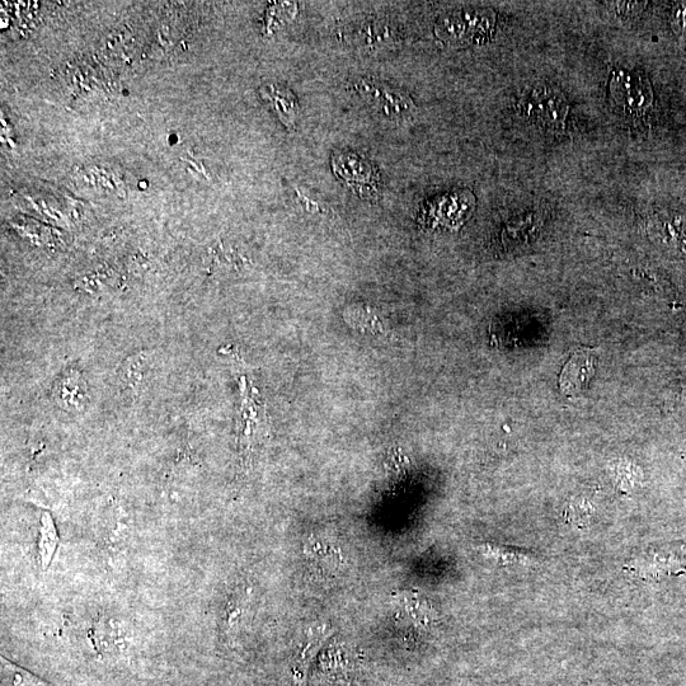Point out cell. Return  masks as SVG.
I'll list each match as a JSON object with an SVG mask.
<instances>
[{
  "label": "cell",
  "instance_id": "cell-1",
  "mask_svg": "<svg viewBox=\"0 0 686 686\" xmlns=\"http://www.w3.org/2000/svg\"><path fill=\"white\" fill-rule=\"evenodd\" d=\"M609 91L620 114L627 116L628 119L641 122L650 115L653 93L650 81L645 74L624 73L619 70L613 73Z\"/></svg>",
  "mask_w": 686,
  "mask_h": 686
},
{
  "label": "cell",
  "instance_id": "cell-2",
  "mask_svg": "<svg viewBox=\"0 0 686 686\" xmlns=\"http://www.w3.org/2000/svg\"><path fill=\"white\" fill-rule=\"evenodd\" d=\"M355 89L369 106L387 119H410L416 114L415 102L406 92L391 84L363 78L355 84Z\"/></svg>",
  "mask_w": 686,
  "mask_h": 686
},
{
  "label": "cell",
  "instance_id": "cell-3",
  "mask_svg": "<svg viewBox=\"0 0 686 686\" xmlns=\"http://www.w3.org/2000/svg\"><path fill=\"white\" fill-rule=\"evenodd\" d=\"M525 115L530 122H534L540 129L559 130L565 126L568 106L565 98L551 89L542 88V91H534L533 95L525 100L523 107Z\"/></svg>",
  "mask_w": 686,
  "mask_h": 686
},
{
  "label": "cell",
  "instance_id": "cell-4",
  "mask_svg": "<svg viewBox=\"0 0 686 686\" xmlns=\"http://www.w3.org/2000/svg\"><path fill=\"white\" fill-rule=\"evenodd\" d=\"M595 374V357L590 351L573 355L559 377V388L566 394H575L587 387Z\"/></svg>",
  "mask_w": 686,
  "mask_h": 686
},
{
  "label": "cell",
  "instance_id": "cell-5",
  "mask_svg": "<svg viewBox=\"0 0 686 686\" xmlns=\"http://www.w3.org/2000/svg\"><path fill=\"white\" fill-rule=\"evenodd\" d=\"M332 636V628L327 626H318L310 628L307 636L304 638L298 656H296L295 674L299 679L304 680V675L307 673L309 662L317 655L319 648L324 645V642Z\"/></svg>",
  "mask_w": 686,
  "mask_h": 686
},
{
  "label": "cell",
  "instance_id": "cell-6",
  "mask_svg": "<svg viewBox=\"0 0 686 686\" xmlns=\"http://www.w3.org/2000/svg\"><path fill=\"white\" fill-rule=\"evenodd\" d=\"M262 93L266 100L272 103L277 115L280 116V120L286 126H293L299 111L298 103H296L293 93L288 91V89L276 86L262 89Z\"/></svg>",
  "mask_w": 686,
  "mask_h": 686
},
{
  "label": "cell",
  "instance_id": "cell-7",
  "mask_svg": "<svg viewBox=\"0 0 686 686\" xmlns=\"http://www.w3.org/2000/svg\"><path fill=\"white\" fill-rule=\"evenodd\" d=\"M59 538L56 534V529L49 514L42 515V525L39 533V540H37V556H39L42 570H48V567L53 561L56 547H58Z\"/></svg>",
  "mask_w": 686,
  "mask_h": 686
},
{
  "label": "cell",
  "instance_id": "cell-8",
  "mask_svg": "<svg viewBox=\"0 0 686 686\" xmlns=\"http://www.w3.org/2000/svg\"><path fill=\"white\" fill-rule=\"evenodd\" d=\"M410 617L420 626H429L435 618L434 609L429 601L415 592H402L397 599Z\"/></svg>",
  "mask_w": 686,
  "mask_h": 686
},
{
  "label": "cell",
  "instance_id": "cell-9",
  "mask_svg": "<svg viewBox=\"0 0 686 686\" xmlns=\"http://www.w3.org/2000/svg\"><path fill=\"white\" fill-rule=\"evenodd\" d=\"M248 599L249 595L246 590L233 592L232 598L228 601L227 609H225L224 631H238Z\"/></svg>",
  "mask_w": 686,
  "mask_h": 686
},
{
  "label": "cell",
  "instance_id": "cell-10",
  "mask_svg": "<svg viewBox=\"0 0 686 686\" xmlns=\"http://www.w3.org/2000/svg\"><path fill=\"white\" fill-rule=\"evenodd\" d=\"M610 8L613 9L615 16L622 21H631L633 17L638 16L641 13L645 3H610Z\"/></svg>",
  "mask_w": 686,
  "mask_h": 686
},
{
  "label": "cell",
  "instance_id": "cell-11",
  "mask_svg": "<svg viewBox=\"0 0 686 686\" xmlns=\"http://www.w3.org/2000/svg\"><path fill=\"white\" fill-rule=\"evenodd\" d=\"M671 26L681 40H686V2L675 4L671 14Z\"/></svg>",
  "mask_w": 686,
  "mask_h": 686
}]
</instances>
